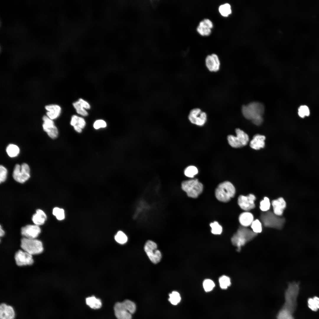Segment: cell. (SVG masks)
Segmentation results:
<instances>
[{
  "label": "cell",
  "mask_w": 319,
  "mask_h": 319,
  "mask_svg": "<svg viewBox=\"0 0 319 319\" xmlns=\"http://www.w3.org/2000/svg\"><path fill=\"white\" fill-rule=\"evenodd\" d=\"M241 110L243 116L246 118L251 120L255 125H260L262 123L264 108L262 103L256 102H250L247 105L243 106Z\"/></svg>",
  "instance_id": "6da1fadb"
},
{
  "label": "cell",
  "mask_w": 319,
  "mask_h": 319,
  "mask_svg": "<svg viewBox=\"0 0 319 319\" xmlns=\"http://www.w3.org/2000/svg\"><path fill=\"white\" fill-rule=\"evenodd\" d=\"M299 291V284L295 282L289 284L285 293V302L281 309L292 314L297 306V299Z\"/></svg>",
  "instance_id": "7a4b0ae2"
},
{
  "label": "cell",
  "mask_w": 319,
  "mask_h": 319,
  "mask_svg": "<svg viewBox=\"0 0 319 319\" xmlns=\"http://www.w3.org/2000/svg\"><path fill=\"white\" fill-rule=\"evenodd\" d=\"M257 234L245 227H240L231 238L232 244L240 251L241 247L256 237Z\"/></svg>",
  "instance_id": "3957f363"
},
{
  "label": "cell",
  "mask_w": 319,
  "mask_h": 319,
  "mask_svg": "<svg viewBox=\"0 0 319 319\" xmlns=\"http://www.w3.org/2000/svg\"><path fill=\"white\" fill-rule=\"evenodd\" d=\"M235 193V189L230 182L226 181L218 185L215 191V195L219 201L227 202L233 197Z\"/></svg>",
  "instance_id": "277c9868"
},
{
  "label": "cell",
  "mask_w": 319,
  "mask_h": 319,
  "mask_svg": "<svg viewBox=\"0 0 319 319\" xmlns=\"http://www.w3.org/2000/svg\"><path fill=\"white\" fill-rule=\"evenodd\" d=\"M181 188L188 197L196 198L202 192L203 186L197 179H195L183 181Z\"/></svg>",
  "instance_id": "5b68a950"
},
{
  "label": "cell",
  "mask_w": 319,
  "mask_h": 319,
  "mask_svg": "<svg viewBox=\"0 0 319 319\" xmlns=\"http://www.w3.org/2000/svg\"><path fill=\"white\" fill-rule=\"evenodd\" d=\"M260 218L265 226L277 229L281 228L285 222L284 218L280 217L271 211L262 213Z\"/></svg>",
  "instance_id": "8992f818"
},
{
  "label": "cell",
  "mask_w": 319,
  "mask_h": 319,
  "mask_svg": "<svg viewBox=\"0 0 319 319\" xmlns=\"http://www.w3.org/2000/svg\"><path fill=\"white\" fill-rule=\"evenodd\" d=\"M21 247L24 251L31 255L40 254L43 250L42 242L35 239L22 238L21 240Z\"/></svg>",
  "instance_id": "52a82bcc"
},
{
  "label": "cell",
  "mask_w": 319,
  "mask_h": 319,
  "mask_svg": "<svg viewBox=\"0 0 319 319\" xmlns=\"http://www.w3.org/2000/svg\"><path fill=\"white\" fill-rule=\"evenodd\" d=\"M236 136L229 135L227 136L229 144L232 147L240 148L246 145L249 141L247 134L239 128L235 130Z\"/></svg>",
  "instance_id": "ba28073f"
},
{
  "label": "cell",
  "mask_w": 319,
  "mask_h": 319,
  "mask_svg": "<svg viewBox=\"0 0 319 319\" xmlns=\"http://www.w3.org/2000/svg\"><path fill=\"white\" fill-rule=\"evenodd\" d=\"M30 177V168L27 164L23 163L21 165L18 164L15 165L13 177L15 181L23 183L27 180Z\"/></svg>",
  "instance_id": "9c48e42d"
},
{
  "label": "cell",
  "mask_w": 319,
  "mask_h": 319,
  "mask_svg": "<svg viewBox=\"0 0 319 319\" xmlns=\"http://www.w3.org/2000/svg\"><path fill=\"white\" fill-rule=\"evenodd\" d=\"M157 248L156 243L151 240L147 241L144 246V250L147 255L152 262L154 264L159 262L162 258L161 253Z\"/></svg>",
  "instance_id": "30bf717a"
},
{
  "label": "cell",
  "mask_w": 319,
  "mask_h": 319,
  "mask_svg": "<svg viewBox=\"0 0 319 319\" xmlns=\"http://www.w3.org/2000/svg\"><path fill=\"white\" fill-rule=\"evenodd\" d=\"M188 118L191 123L199 126H202L206 121L207 115L200 108H195L190 111Z\"/></svg>",
  "instance_id": "8fae6325"
},
{
  "label": "cell",
  "mask_w": 319,
  "mask_h": 319,
  "mask_svg": "<svg viewBox=\"0 0 319 319\" xmlns=\"http://www.w3.org/2000/svg\"><path fill=\"white\" fill-rule=\"evenodd\" d=\"M255 197L253 194H250L247 196L241 195L238 198V204L241 209L248 211L255 208Z\"/></svg>",
  "instance_id": "7c38bea8"
},
{
  "label": "cell",
  "mask_w": 319,
  "mask_h": 319,
  "mask_svg": "<svg viewBox=\"0 0 319 319\" xmlns=\"http://www.w3.org/2000/svg\"><path fill=\"white\" fill-rule=\"evenodd\" d=\"M43 120V127L44 130L51 138L54 139L57 138L58 135V131L53 120L47 115L44 116Z\"/></svg>",
  "instance_id": "4fadbf2b"
},
{
  "label": "cell",
  "mask_w": 319,
  "mask_h": 319,
  "mask_svg": "<svg viewBox=\"0 0 319 319\" xmlns=\"http://www.w3.org/2000/svg\"><path fill=\"white\" fill-rule=\"evenodd\" d=\"M14 258L18 266L31 265L33 263L32 255L22 250H19L16 253Z\"/></svg>",
  "instance_id": "5bb4252c"
},
{
  "label": "cell",
  "mask_w": 319,
  "mask_h": 319,
  "mask_svg": "<svg viewBox=\"0 0 319 319\" xmlns=\"http://www.w3.org/2000/svg\"><path fill=\"white\" fill-rule=\"evenodd\" d=\"M41 232L38 226L36 225H28L21 228V233L25 238L35 239Z\"/></svg>",
  "instance_id": "9a60e30c"
},
{
  "label": "cell",
  "mask_w": 319,
  "mask_h": 319,
  "mask_svg": "<svg viewBox=\"0 0 319 319\" xmlns=\"http://www.w3.org/2000/svg\"><path fill=\"white\" fill-rule=\"evenodd\" d=\"M206 65L208 70L212 72L218 71L220 67V62L218 56L212 54L207 56L205 59Z\"/></svg>",
  "instance_id": "2e32d148"
},
{
  "label": "cell",
  "mask_w": 319,
  "mask_h": 319,
  "mask_svg": "<svg viewBox=\"0 0 319 319\" xmlns=\"http://www.w3.org/2000/svg\"><path fill=\"white\" fill-rule=\"evenodd\" d=\"M115 316L118 319H131V314L127 310L123 302L116 303L114 306Z\"/></svg>",
  "instance_id": "e0dca14e"
},
{
  "label": "cell",
  "mask_w": 319,
  "mask_h": 319,
  "mask_svg": "<svg viewBox=\"0 0 319 319\" xmlns=\"http://www.w3.org/2000/svg\"><path fill=\"white\" fill-rule=\"evenodd\" d=\"M15 312L12 306L2 303L0 305V319H14Z\"/></svg>",
  "instance_id": "ac0fdd59"
},
{
  "label": "cell",
  "mask_w": 319,
  "mask_h": 319,
  "mask_svg": "<svg viewBox=\"0 0 319 319\" xmlns=\"http://www.w3.org/2000/svg\"><path fill=\"white\" fill-rule=\"evenodd\" d=\"M213 26L212 22L210 19H205L200 22L197 30L202 35H208L210 34Z\"/></svg>",
  "instance_id": "d6986e66"
},
{
  "label": "cell",
  "mask_w": 319,
  "mask_h": 319,
  "mask_svg": "<svg viewBox=\"0 0 319 319\" xmlns=\"http://www.w3.org/2000/svg\"><path fill=\"white\" fill-rule=\"evenodd\" d=\"M272 205L274 214L279 216L282 215L286 206V202L284 199L280 197L274 200L272 202Z\"/></svg>",
  "instance_id": "ffe728a7"
},
{
  "label": "cell",
  "mask_w": 319,
  "mask_h": 319,
  "mask_svg": "<svg viewBox=\"0 0 319 319\" xmlns=\"http://www.w3.org/2000/svg\"><path fill=\"white\" fill-rule=\"evenodd\" d=\"M45 108L47 111V116L52 120L58 118L61 112V107L56 104L48 105L45 106Z\"/></svg>",
  "instance_id": "44dd1931"
},
{
  "label": "cell",
  "mask_w": 319,
  "mask_h": 319,
  "mask_svg": "<svg viewBox=\"0 0 319 319\" xmlns=\"http://www.w3.org/2000/svg\"><path fill=\"white\" fill-rule=\"evenodd\" d=\"M265 138L263 135L259 134L255 135L250 142V147L255 150L263 148L265 145Z\"/></svg>",
  "instance_id": "7402d4cb"
},
{
  "label": "cell",
  "mask_w": 319,
  "mask_h": 319,
  "mask_svg": "<svg viewBox=\"0 0 319 319\" xmlns=\"http://www.w3.org/2000/svg\"><path fill=\"white\" fill-rule=\"evenodd\" d=\"M253 215L250 213L245 212L241 213L239 217L240 223L242 226L246 227L251 225L254 221Z\"/></svg>",
  "instance_id": "603a6c76"
},
{
  "label": "cell",
  "mask_w": 319,
  "mask_h": 319,
  "mask_svg": "<svg viewBox=\"0 0 319 319\" xmlns=\"http://www.w3.org/2000/svg\"><path fill=\"white\" fill-rule=\"evenodd\" d=\"M46 219V214L40 209H38L36 211V213L33 215L32 218L33 223L38 226L43 224Z\"/></svg>",
  "instance_id": "cb8c5ba5"
},
{
  "label": "cell",
  "mask_w": 319,
  "mask_h": 319,
  "mask_svg": "<svg viewBox=\"0 0 319 319\" xmlns=\"http://www.w3.org/2000/svg\"><path fill=\"white\" fill-rule=\"evenodd\" d=\"M86 302L88 306L93 309H99L102 305L101 300L94 296L89 297L86 298Z\"/></svg>",
  "instance_id": "d4e9b609"
},
{
  "label": "cell",
  "mask_w": 319,
  "mask_h": 319,
  "mask_svg": "<svg viewBox=\"0 0 319 319\" xmlns=\"http://www.w3.org/2000/svg\"><path fill=\"white\" fill-rule=\"evenodd\" d=\"M70 124L74 127L76 126L82 129L85 126L86 122L82 118L74 115L71 117Z\"/></svg>",
  "instance_id": "484cf974"
},
{
  "label": "cell",
  "mask_w": 319,
  "mask_h": 319,
  "mask_svg": "<svg viewBox=\"0 0 319 319\" xmlns=\"http://www.w3.org/2000/svg\"><path fill=\"white\" fill-rule=\"evenodd\" d=\"M6 151L9 156L13 157L17 156L19 154V149L16 145L11 144L7 146Z\"/></svg>",
  "instance_id": "4316f807"
},
{
  "label": "cell",
  "mask_w": 319,
  "mask_h": 319,
  "mask_svg": "<svg viewBox=\"0 0 319 319\" xmlns=\"http://www.w3.org/2000/svg\"><path fill=\"white\" fill-rule=\"evenodd\" d=\"M169 301L171 304L176 305L179 303L181 300V297L180 294L177 292L174 291L169 294Z\"/></svg>",
  "instance_id": "83f0119b"
},
{
  "label": "cell",
  "mask_w": 319,
  "mask_h": 319,
  "mask_svg": "<svg viewBox=\"0 0 319 319\" xmlns=\"http://www.w3.org/2000/svg\"><path fill=\"white\" fill-rule=\"evenodd\" d=\"M219 10L221 14L223 16L227 17L231 13L230 5L227 3L220 5Z\"/></svg>",
  "instance_id": "f1b7e54d"
},
{
  "label": "cell",
  "mask_w": 319,
  "mask_h": 319,
  "mask_svg": "<svg viewBox=\"0 0 319 319\" xmlns=\"http://www.w3.org/2000/svg\"><path fill=\"white\" fill-rule=\"evenodd\" d=\"M198 170L195 166H189L185 168L184 171V174L186 176L192 178L197 174Z\"/></svg>",
  "instance_id": "f546056e"
},
{
  "label": "cell",
  "mask_w": 319,
  "mask_h": 319,
  "mask_svg": "<svg viewBox=\"0 0 319 319\" xmlns=\"http://www.w3.org/2000/svg\"><path fill=\"white\" fill-rule=\"evenodd\" d=\"M115 239L118 243L123 244L126 243L128 240L126 235L123 232L118 231L115 236Z\"/></svg>",
  "instance_id": "4dcf8cb0"
},
{
  "label": "cell",
  "mask_w": 319,
  "mask_h": 319,
  "mask_svg": "<svg viewBox=\"0 0 319 319\" xmlns=\"http://www.w3.org/2000/svg\"><path fill=\"white\" fill-rule=\"evenodd\" d=\"M219 282L221 288L224 289H227L231 284L230 278L225 275L222 276L220 277Z\"/></svg>",
  "instance_id": "1f68e13d"
},
{
  "label": "cell",
  "mask_w": 319,
  "mask_h": 319,
  "mask_svg": "<svg viewBox=\"0 0 319 319\" xmlns=\"http://www.w3.org/2000/svg\"><path fill=\"white\" fill-rule=\"evenodd\" d=\"M310 114L309 108L306 105H303L300 106L298 110V115L301 118L309 116Z\"/></svg>",
  "instance_id": "d6a6232c"
},
{
  "label": "cell",
  "mask_w": 319,
  "mask_h": 319,
  "mask_svg": "<svg viewBox=\"0 0 319 319\" xmlns=\"http://www.w3.org/2000/svg\"><path fill=\"white\" fill-rule=\"evenodd\" d=\"M277 319H294L293 314L282 309L279 310L277 315Z\"/></svg>",
  "instance_id": "836d02e7"
},
{
  "label": "cell",
  "mask_w": 319,
  "mask_h": 319,
  "mask_svg": "<svg viewBox=\"0 0 319 319\" xmlns=\"http://www.w3.org/2000/svg\"><path fill=\"white\" fill-rule=\"evenodd\" d=\"M73 105L78 114L83 116H86L88 115V113L86 109L84 108L79 101H76L74 102Z\"/></svg>",
  "instance_id": "e575fe53"
},
{
  "label": "cell",
  "mask_w": 319,
  "mask_h": 319,
  "mask_svg": "<svg viewBox=\"0 0 319 319\" xmlns=\"http://www.w3.org/2000/svg\"><path fill=\"white\" fill-rule=\"evenodd\" d=\"M210 226L211 227V232L214 234L220 235L222 231V228L221 226L216 221H214L213 223H211L210 224Z\"/></svg>",
  "instance_id": "d590c367"
},
{
  "label": "cell",
  "mask_w": 319,
  "mask_h": 319,
  "mask_svg": "<svg viewBox=\"0 0 319 319\" xmlns=\"http://www.w3.org/2000/svg\"><path fill=\"white\" fill-rule=\"evenodd\" d=\"M123 302L126 308L131 314L135 313L136 310V306L134 302L129 300H125Z\"/></svg>",
  "instance_id": "8d00e7d4"
},
{
  "label": "cell",
  "mask_w": 319,
  "mask_h": 319,
  "mask_svg": "<svg viewBox=\"0 0 319 319\" xmlns=\"http://www.w3.org/2000/svg\"><path fill=\"white\" fill-rule=\"evenodd\" d=\"M215 286L214 283L211 279H205L203 282V288L205 291L206 292L212 291Z\"/></svg>",
  "instance_id": "74e56055"
},
{
  "label": "cell",
  "mask_w": 319,
  "mask_h": 319,
  "mask_svg": "<svg viewBox=\"0 0 319 319\" xmlns=\"http://www.w3.org/2000/svg\"><path fill=\"white\" fill-rule=\"evenodd\" d=\"M251 227L253 231L257 234L261 232L262 231L261 224L258 219L254 220L251 225Z\"/></svg>",
  "instance_id": "f35d334b"
},
{
  "label": "cell",
  "mask_w": 319,
  "mask_h": 319,
  "mask_svg": "<svg viewBox=\"0 0 319 319\" xmlns=\"http://www.w3.org/2000/svg\"><path fill=\"white\" fill-rule=\"evenodd\" d=\"M53 214L58 220H62L65 218L64 211L62 209L54 208L53 210Z\"/></svg>",
  "instance_id": "ab89813d"
},
{
  "label": "cell",
  "mask_w": 319,
  "mask_h": 319,
  "mask_svg": "<svg viewBox=\"0 0 319 319\" xmlns=\"http://www.w3.org/2000/svg\"><path fill=\"white\" fill-rule=\"evenodd\" d=\"M270 207V203L269 198L267 197H265L263 199L260 203V209L263 212L267 211Z\"/></svg>",
  "instance_id": "60d3db41"
},
{
  "label": "cell",
  "mask_w": 319,
  "mask_h": 319,
  "mask_svg": "<svg viewBox=\"0 0 319 319\" xmlns=\"http://www.w3.org/2000/svg\"><path fill=\"white\" fill-rule=\"evenodd\" d=\"M7 170L3 166L1 165L0 167V182H4L6 180L7 175Z\"/></svg>",
  "instance_id": "b9f144b4"
},
{
  "label": "cell",
  "mask_w": 319,
  "mask_h": 319,
  "mask_svg": "<svg viewBox=\"0 0 319 319\" xmlns=\"http://www.w3.org/2000/svg\"><path fill=\"white\" fill-rule=\"evenodd\" d=\"M107 126L106 122L102 120H98L95 121L93 124V127L95 129H98L100 128L105 127Z\"/></svg>",
  "instance_id": "7bdbcfd3"
},
{
  "label": "cell",
  "mask_w": 319,
  "mask_h": 319,
  "mask_svg": "<svg viewBox=\"0 0 319 319\" xmlns=\"http://www.w3.org/2000/svg\"><path fill=\"white\" fill-rule=\"evenodd\" d=\"M308 305L309 308L312 310L316 311L318 309L317 308L313 298H310L307 301Z\"/></svg>",
  "instance_id": "ee69618b"
},
{
  "label": "cell",
  "mask_w": 319,
  "mask_h": 319,
  "mask_svg": "<svg viewBox=\"0 0 319 319\" xmlns=\"http://www.w3.org/2000/svg\"><path fill=\"white\" fill-rule=\"evenodd\" d=\"M78 101L79 102L85 109H88L90 108V106L89 104L84 99L80 98L79 99Z\"/></svg>",
  "instance_id": "f6af8a7d"
},
{
  "label": "cell",
  "mask_w": 319,
  "mask_h": 319,
  "mask_svg": "<svg viewBox=\"0 0 319 319\" xmlns=\"http://www.w3.org/2000/svg\"><path fill=\"white\" fill-rule=\"evenodd\" d=\"M315 305L318 309H319V298L315 297L313 298Z\"/></svg>",
  "instance_id": "bcb514c9"
},
{
  "label": "cell",
  "mask_w": 319,
  "mask_h": 319,
  "mask_svg": "<svg viewBox=\"0 0 319 319\" xmlns=\"http://www.w3.org/2000/svg\"><path fill=\"white\" fill-rule=\"evenodd\" d=\"M4 234H5L4 231L3 230V229L2 228L1 226V225L0 226V237L3 236L4 235Z\"/></svg>",
  "instance_id": "7dc6e473"
}]
</instances>
